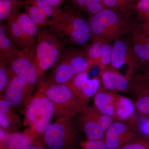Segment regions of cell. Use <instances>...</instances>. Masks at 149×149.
Returning a JSON list of instances; mask_svg holds the SVG:
<instances>
[{"label":"cell","instance_id":"obj_1","mask_svg":"<svg viewBox=\"0 0 149 149\" xmlns=\"http://www.w3.org/2000/svg\"><path fill=\"white\" fill-rule=\"evenodd\" d=\"M92 42L110 43L127 35L138 23L133 15L107 8L89 17Z\"/></svg>","mask_w":149,"mask_h":149},{"label":"cell","instance_id":"obj_2","mask_svg":"<svg viewBox=\"0 0 149 149\" xmlns=\"http://www.w3.org/2000/svg\"><path fill=\"white\" fill-rule=\"evenodd\" d=\"M54 112L52 102L42 91L38 89L22 112L24 115V126H29L24 131L34 143L42 137L51 123Z\"/></svg>","mask_w":149,"mask_h":149},{"label":"cell","instance_id":"obj_3","mask_svg":"<svg viewBox=\"0 0 149 149\" xmlns=\"http://www.w3.org/2000/svg\"><path fill=\"white\" fill-rule=\"evenodd\" d=\"M91 67L85 49L65 47L47 79L40 85L50 86L65 84L76 74L89 71Z\"/></svg>","mask_w":149,"mask_h":149},{"label":"cell","instance_id":"obj_4","mask_svg":"<svg viewBox=\"0 0 149 149\" xmlns=\"http://www.w3.org/2000/svg\"><path fill=\"white\" fill-rule=\"evenodd\" d=\"M66 17L61 22L52 20L46 22L49 29L65 45L85 47L91 39V32L88 21L78 12L66 10Z\"/></svg>","mask_w":149,"mask_h":149},{"label":"cell","instance_id":"obj_5","mask_svg":"<svg viewBox=\"0 0 149 149\" xmlns=\"http://www.w3.org/2000/svg\"><path fill=\"white\" fill-rule=\"evenodd\" d=\"M72 118L60 117L56 119L35 143L49 149H77L81 142L80 131Z\"/></svg>","mask_w":149,"mask_h":149},{"label":"cell","instance_id":"obj_6","mask_svg":"<svg viewBox=\"0 0 149 149\" xmlns=\"http://www.w3.org/2000/svg\"><path fill=\"white\" fill-rule=\"evenodd\" d=\"M65 45L47 27L38 28L35 61L42 82L45 72L55 64Z\"/></svg>","mask_w":149,"mask_h":149},{"label":"cell","instance_id":"obj_7","mask_svg":"<svg viewBox=\"0 0 149 149\" xmlns=\"http://www.w3.org/2000/svg\"><path fill=\"white\" fill-rule=\"evenodd\" d=\"M21 7L14 8L7 18L9 35L17 48L20 50L36 46L38 28Z\"/></svg>","mask_w":149,"mask_h":149},{"label":"cell","instance_id":"obj_8","mask_svg":"<svg viewBox=\"0 0 149 149\" xmlns=\"http://www.w3.org/2000/svg\"><path fill=\"white\" fill-rule=\"evenodd\" d=\"M38 89L42 91L53 103L55 120L60 117L73 118L82 113L78 100L66 84L40 85Z\"/></svg>","mask_w":149,"mask_h":149},{"label":"cell","instance_id":"obj_9","mask_svg":"<svg viewBox=\"0 0 149 149\" xmlns=\"http://www.w3.org/2000/svg\"><path fill=\"white\" fill-rule=\"evenodd\" d=\"M77 116L74 122L77 128L85 134L87 139L91 140H102L106 131L114 120L94 106H88Z\"/></svg>","mask_w":149,"mask_h":149},{"label":"cell","instance_id":"obj_10","mask_svg":"<svg viewBox=\"0 0 149 149\" xmlns=\"http://www.w3.org/2000/svg\"><path fill=\"white\" fill-rule=\"evenodd\" d=\"M35 47L19 50L17 55L8 59L10 68L14 74L33 87L42 82L35 61Z\"/></svg>","mask_w":149,"mask_h":149},{"label":"cell","instance_id":"obj_11","mask_svg":"<svg viewBox=\"0 0 149 149\" xmlns=\"http://www.w3.org/2000/svg\"><path fill=\"white\" fill-rule=\"evenodd\" d=\"M88 72L76 74L65 83L77 98L82 111L88 107L92 98L94 97L100 88L98 77L89 79Z\"/></svg>","mask_w":149,"mask_h":149},{"label":"cell","instance_id":"obj_12","mask_svg":"<svg viewBox=\"0 0 149 149\" xmlns=\"http://www.w3.org/2000/svg\"><path fill=\"white\" fill-rule=\"evenodd\" d=\"M33 88L24 79L15 75L1 94L14 109L22 112L33 95Z\"/></svg>","mask_w":149,"mask_h":149},{"label":"cell","instance_id":"obj_13","mask_svg":"<svg viewBox=\"0 0 149 149\" xmlns=\"http://www.w3.org/2000/svg\"><path fill=\"white\" fill-rule=\"evenodd\" d=\"M140 136L130 123L115 120L106 131L102 140L108 149H117Z\"/></svg>","mask_w":149,"mask_h":149},{"label":"cell","instance_id":"obj_14","mask_svg":"<svg viewBox=\"0 0 149 149\" xmlns=\"http://www.w3.org/2000/svg\"><path fill=\"white\" fill-rule=\"evenodd\" d=\"M111 65L112 69L114 71L126 65L129 69L127 74L131 76L140 67L139 61L128 39L122 37L114 41Z\"/></svg>","mask_w":149,"mask_h":149},{"label":"cell","instance_id":"obj_15","mask_svg":"<svg viewBox=\"0 0 149 149\" xmlns=\"http://www.w3.org/2000/svg\"><path fill=\"white\" fill-rule=\"evenodd\" d=\"M127 35L140 67L144 66L149 62V35L144 32L141 23L138 22Z\"/></svg>","mask_w":149,"mask_h":149},{"label":"cell","instance_id":"obj_16","mask_svg":"<svg viewBox=\"0 0 149 149\" xmlns=\"http://www.w3.org/2000/svg\"><path fill=\"white\" fill-rule=\"evenodd\" d=\"M24 126L23 121L2 94L0 95V128L6 133L19 132Z\"/></svg>","mask_w":149,"mask_h":149},{"label":"cell","instance_id":"obj_17","mask_svg":"<svg viewBox=\"0 0 149 149\" xmlns=\"http://www.w3.org/2000/svg\"><path fill=\"white\" fill-rule=\"evenodd\" d=\"M134 102L129 98L116 95L115 103L114 120L128 123L134 127L138 120Z\"/></svg>","mask_w":149,"mask_h":149},{"label":"cell","instance_id":"obj_18","mask_svg":"<svg viewBox=\"0 0 149 149\" xmlns=\"http://www.w3.org/2000/svg\"><path fill=\"white\" fill-rule=\"evenodd\" d=\"M34 144L25 132L6 133L1 130L0 149H26Z\"/></svg>","mask_w":149,"mask_h":149},{"label":"cell","instance_id":"obj_19","mask_svg":"<svg viewBox=\"0 0 149 149\" xmlns=\"http://www.w3.org/2000/svg\"><path fill=\"white\" fill-rule=\"evenodd\" d=\"M102 82L104 87L109 90L115 91H125L129 86L130 75L124 76L113 70L106 69L101 72Z\"/></svg>","mask_w":149,"mask_h":149},{"label":"cell","instance_id":"obj_20","mask_svg":"<svg viewBox=\"0 0 149 149\" xmlns=\"http://www.w3.org/2000/svg\"><path fill=\"white\" fill-rule=\"evenodd\" d=\"M136 98L133 102L136 109L142 117L149 118V90L143 77L136 78Z\"/></svg>","mask_w":149,"mask_h":149},{"label":"cell","instance_id":"obj_21","mask_svg":"<svg viewBox=\"0 0 149 149\" xmlns=\"http://www.w3.org/2000/svg\"><path fill=\"white\" fill-rule=\"evenodd\" d=\"M116 95L113 92H105L100 88L94 97V106L103 114L111 117L113 120Z\"/></svg>","mask_w":149,"mask_h":149},{"label":"cell","instance_id":"obj_22","mask_svg":"<svg viewBox=\"0 0 149 149\" xmlns=\"http://www.w3.org/2000/svg\"><path fill=\"white\" fill-rule=\"evenodd\" d=\"M28 4L37 7L48 17H52L54 21L61 22L66 16V10L54 7L46 0H25L24 5Z\"/></svg>","mask_w":149,"mask_h":149},{"label":"cell","instance_id":"obj_23","mask_svg":"<svg viewBox=\"0 0 149 149\" xmlns=\"http://www.w3.org/2000/svg\"><path fill=\"white\" fill-rule=\"evenodd\" d=\"M19 51L10 37L7 27L1 23L0 53L4 54L8 59H10L17 55Z\"/></svg>","mask_w":149,"mask_h":149},{"label":"cell","instance_id":"obj_24","mask_svg":"<svg viewBox=\"0 0 149 149\" xmlns=\"http://www.w3.org/2000/svg\"><path fill=\"white\" fill-rule=\"evenodd\" d=\"M107 8L133 15L136 13L137 0H103Z\"/></svg>","mask_w":149,"mask_h":149},{"label":"cell","instance_id":"obj_25","mask_svg":"<svg viewBox=\"0 0 149 149\" xmlns=\"http://www.w3.org/2000/svg\"><path fill=\"white\" fill-rule=\"evenodd\" d=\"M15 75L9 66L8 60L4 54L0 53V92L4 91L11 78Z\"/></svg>","mask_w":149,"mask_h":149},{"label":"cell","instance_id":"obj_26","mask_svg":"<svg viewBox=\"0 0 149 149\" xmlns=\"http://www.w3.org/2000/svg\"><path fill=\"white\" fill-rule=\"evenodd\" d=\"M102 43L98 42H92L85 48L86 56L91 65H99L101 57Z\"/></svg>","mask_w":149,"mask_h":149},{"label":"cell","instance_id":"obj_27","mask_svg":"<svg viewBox=\"0 0 149 149\" xmlns=\"http://www.w3.org/2000/svg\"><path fill=\"white\" fill-rule=\"evenodd\" d=\"M25 12L35 22L38 28L45 26L48 20L47 17L37 7L30 5H24Z\"/></svg>","mask_w":149,"mask_h":149},{"label":"cell","instance_id":"obj_28","mask_svg":"<svg viewBox=\"0 0 149 149\" xmlns=\"http://www.w3.org/2000/svg\"><path fill=\"white\" fill-rule=\"evenodd\" d=\"M113 45L110 43L102 44L101 49V57L99 65L102 71L107 69V66L111 63Z\"/></svg>","mask_w":149,"mask_h":149},{"label":"cell","instance_id":"obj_29","mask_svg":"<svg viewBox=\"0 0 149 149\" xmlns=\"http://www.w3.org/2000/svg\"><path fill=\"white\" fill-rule=\"evenodd\" d=\"M117 149H149V137L139 136Z\"/></svg>","mask_w":149,"mask_h":149},{"label":"cell","instance_id":"obj_30","mask_svg":"<svg viewBox=\"0 0 149 149\" xmlns=\"http://www.w3.org/2000/svg\"><path fill=\"white\" fill-rule=\"evenodd\" d=\"M134 128L140 136L149 137V118L138 119Z\"/></svg>","mask_w":149,"mask_h":149},{"label":"cell","instance_id":"obj_31","mask_svg":"<svg viewBox=\"0 0 149 149\" xmlns=\"http://www.w3.org/2000/svg\"><path fill=\"white\" fill-rule=\"evenodd\" d=\"M15 6L13 5L10 1L0 0V22L2 23L9 16Z\"/></svg>","mask_w":149,"mask_h":149},{"label":"cell","instance_id":"obj_32","mask_svg":"<svg viewBox=\"0 0 149 149\" xmlns=\"http://www.w3.org/2000/svg\"><path fill=\"white\" fill-rule=\"evenodd\" d=\"M80 147L81 149H108L102 140H91L87 139L81 141Z\"/></svg>","mask_w":149,"mask_h":149},{"label":"cell","instance_id":"obj_33","mask_svg":"<svg viewBox=\"0 0 149 149\" xmlns=\"http://www.w3.org/2000/svg\"><path fill=\"white\" fill-rule=\"evenodd\" d=\"M107 7L103 2L91 3L87 7L85 12L87 13L89 17L99 13Z\"/></svg>","mask_w":149,"mask_h":149},{"label":"cell","instance_id":"obj_34","mask_svg":"<svg viewBox=\"0 0 149 149\" xmlns=\"http://www.w3.org/2000/svg\"><path fill=\"white\" fill-rule=\"evenodd\" d=\"M149 10V0H140L136 4V13L137 15L142 14Z\"/></svg>","mask_w":149,"mask_h":149},{"label":"cell","instance_id":"obj_35","mask_svg":"<svg viewBox=\"0 0 149 149\" xmlns=\"http://www.w3.org/2000/svg\"><path fill=\"white\" fill-rule=\"evenodd\" d=\"M73 5L80 10L85 12V9L90 3L93 2H101L103 0H70Z\"/></svg>","mask_w":149,"mask_h":149},{"label":"cell","instance_id":"obj_36","mask_svg":"<svg viewBox=\"0 0 149 149\" xmlns=\"http://www.w3.org/2000/svg\"><path fill=\"white\" fill-rule=\"evenodd\" d=\"M46 1L53 6L59 8L62 5L63 2L65 0H46Z\"/></svg>","mask_w":149,"mask_h":149},{"label":"cell","instance_id":"obj_37","mask_svg":"<svg viewBox=\"0 0 149 149\" xmlns=\"http://www.w3.org/2000/svg\"><path fill=\"white\" fill-rule=\"evenodd\" d=\"M138 20L141 21V22L149 19V10L147 12L142 14L137 15Z\"/></svg>","mask_w":149,"mask_h":149},{"label":"cell","instance_id":"obj_38","mask_svg":"<svg viewBox=\"0 0 149 149\" xmlns=\"http://www.w3.org/2000/svg\"><path fill=\"white\" fill-rule=\"evenodd\" d=\"M140 23L144 32L149 36V19L141 22Z\"/></svg>","mask_w":149,"mask_h":149},{"label":"cell","instance_id":"obj_39","mask_svg":"<svg viewBox=\"0 0 149 149\" xmlns=\"http://www.w3.org/2000/svg\"><path fill=\"white\" fill-rule=\"evenodd\" d=\"M145 71L144 74H141L144 80L148 84H149V68H145Z\"/></svg>","mask_w":149,"mask_h":149},{"label":"cell","instance_id":"obj_40","mask_svg":"<svg viewBox=\"0 0 149 149\" xmlns=\"http://www.w3.org/2000/svg\"><path fill=\"white\" fill-rule=\"evenodd\" d=\"M26 149H49L40 144L34 143Z\"/></svg>","mask_w":149,"mask_h":149},{"label":"cell","instance_id":"obj_41","mask_svg":"<svg viewBox=\"0 0 149 149\" xmlns=\"http://www.w3.org/2000/svg\"><path fill=\"white\" fill-rule=\"evenodd\" d=\"M144 68H149V62L146 65H144L143 66Z\"/></svg>","mask_w":149,"mask_h":149},{"label":"cell","instance_id":"obj_42","mask_svg":"<svg viewBox=\"0 0 149 149\" xmlns=\"http://www.w3.org/2000/svg\"><path fill=\"white\" fill-rule=\"evenodd\" d=\"M144 79V78H143ZM144 81H145V83H146V85L147 88H148V89L149 90V84H148V83H147L146 82L145 80H144Z\"/></svg>","mask_w":149,"mask_h":149},{"label":"cell","instance_id":"obj_43","mask_svg":"<svg viewBox=\"0 0 149 149\" xmlns=\"http://www.w3.org/2000/svg\"><path fill=\"white\" fill-rule=\"evenodd\" d=\"M140 1V0H137V1Z\"/></svg>","mask_w":149,"mask_h":149},{"label":"cell","instance_id":"obj_44","mask_svg":"<svg viewBox=\"0 0 149 149\" xmlns=\"http://www.w3.org/2000/svg\"></svg>","mask_w":149,"mask_h":149}]
</instances>
